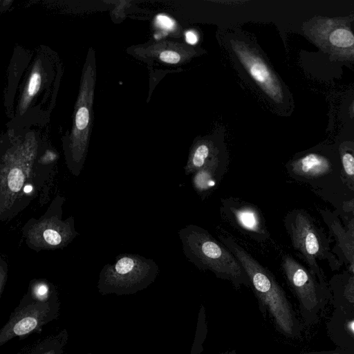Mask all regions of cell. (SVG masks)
Listing matches in <instances>:
<instances>
[{"instance_id": "6da1fadb", "label": "cell", "mask_w": 354, "mask_h": 354, "mask_svg": "<svg viewBox=\"0 0 354 354\" xmlns=\"http://www.w3.org/2000/svg\"><path fill=\"white\" fill-rule=\"evenodd\" d=\"M178 236L185 256L198 269L211 271L236 287L251 285L239 260L207 230L189 224L178 231Z\"/></svg>"}, {"instance_id": "7a4b0ae2", "label": "cell", "mask_w": 354, "mask_h": 354, "mask_svg": "<svg viewBox=\"0 0 354 354\" xmlns=\"http://www.w3.org/2000/svg\"><path fill=\"white\" fill-rule=\"evenodd\" d=\"M222 243L244 268L259 301L272 315L276 325L286 335H292L295 322L285 294L272 273L230 236H221Z\"/></svg>"}, {"instance_id": "3957f363", "label": "cell", "mask_w": 354, "mask_h": 354, "mask_svg": "<svg viewBox=\"0 0 354 354\" xmlns=\"http://www.w3.org/2000/svg\"><path fill=\"white\" fill-rule=\"evenodd\" d=\"M221 215L237 230L254 241L263 243L270 237L266 221L254 205L234 197L222 198Z\"/></svg>"}, {"instance_id": "277c9868", "label": "cell", "mask_w": 354, "mask_h": 354, "mask_svg": "<svg viewBox=\"0 0 354 354\" xmlns=\"http://www.w3.org/2000/svg\"><path fill=\"white\" fill-rule=\"evenodd\" d=\"M285 224L294 248L315 272L317 269L315 258L321 254L322 245L314 225L301 212L290 214L286 218Z\"/></svg>"}, {"instance_id": "5b68a950", "label": "cell", "mask_w": 354, "mask_h": 354, "mask_svg": "<svg viewBox=\"0 0 354 354\" xmlns=\"http://www.w3.org/2000/svg\"><path fill=\"white\" fill-rule=\"evenodd\" d=\"M232 47L237 57L252 78L272 100L279 102L282 99L281 87L264 61L246 46L232 41Z\"/></svg>"}, {"instance_id": "8992f818", "label": "cell", "mask_w": 354, "mask_h": 354, "mask_svg": "<svg viewBox=\"0 0 354 354\" xmlns=\"http://www.w3.org/2000/svg\"><path fill=\"white\" fill-rule=\"evenodd\" d=\"M281 266L290 285L297 294L303 307L313 310L317 304L316 287L306 270L289 255L282 257Z\"/></svg>"}, {"instance_id": "52a82bcc", "label": "cell", "mask_w": 354, "mask_h": 354, "mask_svg": "<svg viewBox=\"0 0 354 354\" xmlns=\"http://www.w3.org/2000/svg\"><path fill=\"white\" fill-rule=\"evenodd\" d=\"M226 170L225 159L218 154L192 174V186L201 199H205L217 189Z\"/></svg>"}, {"instance_id": "ba28073f", "label": "cell", "mask_w": 354, "mask_h": 354, "mask_svg": "<svg viewBox=\"0 0 354 354\" xmlns=\"http://www.w3.org/2000/svg\"><path fill=\"white\" fill-rule=\"evenodd\" d=\"M330 168L329 162L324 157L310 153L290 164L292 174L304 177H317L326 174Z\"/></svg>"}, {"instance_id": "9c48e42d", "label": "cell", "mask_w": 354, "mask_h": 354, "mask_svg": "<svg viewBox=\"0 0 354 354\" xmlns=\"http://www.w3.org/2000/svg\"><path fill=\"white\" fill-rule=\"evenodd\" d=\"M218 154V152L215 151L209 142H203L197 144L192 151L185 167V174H194Z\"/></svg>"}, {"instance_id": "30bf717a", "label": "cell", "mask_w": 354, "mask_h": 354, "mask_svg": "<svg viewBox=\"0 0 354 354\" xmlns=\"http://www.w3.org/2000/svg\"><path fill=\"white\" fill-rule=\"evenodd\" d=\"M329 41L337 48H346L354 44V35L346 28H337L331 32Z\"/></svg>"}, {"instance_id": "8fae6325", "label": "cell", "mask_w": 354, "mask_h": 354, "mask_svg": "<svg viewBox=\"0 0 354 354\" xmlns=\"http://www.w3.org/2000/svg\"><path fill=\"white\" fill-rule=\"evenodd\" d=\"M89 109L85 105L79 106L75 118V133H81L86 130L89 123Z\"/></svg>"}, {"instance_id": "7c38bea8", "label": "cell", "mask_w": 354, "mask_h": 354, "mask_svg": "<svg viewBox=\"0 0 354 354\" xmlns=\"http://www.w3.org/2000/svg\"><path fill=\"white\" fill-rule=\"evenodd\" d=\"M37 326L35 318L28 317L17 322L14 327V332L17 335H24L33 330Z\"/></svg>"}, {"instance_id": "4fadbf2b", "label": "cell", "mask_w": 354, "mask_h": 354, "mask_svg": "<svg viewBox=\"0 0 354 354\" xmlns=\"http://www.w3.org/2000/svg\"><path fill=\"white\" fill-rule=\"evenodd\" d=\"M24 176L21 170L15 168L10 171L8 176L9 187L14 192H18L22 187Z\"/></svg>"}, {"instance_id": "5bb4252c", "label": "cell", "mask_w": 354, "mask_h": 354, "mask_svg": "<svg viewBox=\"0 0 354 354\" xmlns=\"http://www.w3.org/2000/svg\"><path fill=\"white\" fill-rule=\"evenodd\" d=\"M156 24L158 28L166 31H171L176 27L175 21L169 17L162 14L156 16Z\"/></svg>"}, {"instance_id": "9a60e30c", "label": "cell", "mask_w": 354, "mask_h": 354, "mask_svg": "<svg viewBox=\"0 0 354 354\" xmlns=\"http://www.w3.org/2000/svg\"><path fill=\"white\" fill-rule=\"evenodd\" d=\"M135 263L129 257L120 259L115 264V270L120 274H126L133 270Z\"/></svg>"}, {"instance_id": "2e32d148", "label": "cell", "mask_w": 354, "mask_h": 354, "mask_svg": "<svg viewBox=\"0 0 354 354\" xmlns=\"http://www.w3.org/2000/svg\"><path fill=\"white\" fill-rule=\"evenodd\" d=\"M159 58L163 62L171 64H177L181 59L180 55L178 53L171 50L162 51L159 55Z\"/></svg>"}, {"instance_id": "e0dca14e", "label": "cell", "mask_w": 354, "mask_h": 354, "mask_svg": "<svg viewBox=\"0 0 354 354\" xmlns=\"http://www.w3.org/2000/svg\"><path fill=\"white\" fill-rule=\"evenodd\" d=\"M41 83V76L39 73L35 72L31 75L28 87L29 97L35 95L39 91Z\"/></svg>"}, {"instance_id": "ac0fdd59", "label": "cell", "mask_w": 354, "mask_h": 354, "mask_svg": "<svg viewBox=\"0 0 354 354\" xmlns=\"http://www.w3.org/2000/svg\"><path fill=\"white\" fill-rule=\"evenodd\" d=\"M342 161L345 173L349 176H354V156L350 153H345Z\"/></svg>"}, {"instance_id": "d6986e66", "label": "cell", "mask_w": 354, "mask_h": 354, "mask_svg": "<svg viewBox=\"0 0 354 354\" xmlns=\"http://www.w3.org/2000/svg\"><path fill=\"white\" fill-rule=\"evenodd\" d=\"M44 237L46 242L52 245H57L62 241L59 234L53 230H46L44 232Z\"/></svg>"}, {"instance_id": "ffe728a7", "label": "cell", "mask_w": 354, "mask_h": 354, "mask_svg": "<svg viewBox=\"0 0 354 354\" xmlns=\"http://www.w3.org/2000/svg\"><path fill=\"white\" fill-rule=\"evenodd\" d=\"M185 37L187 43L194 45L198 42V37L197 34L193 30H187L185 33Z\"/></svg>"}, {"instance_id": "44dd1931", "label": "cell", "mask_w": 354, "mask_h": 354, "mask_svg": "<svg viewBox=\"0 0 354 354\" xmlns=\"http://www.w3.org/2000/svg\"><path fill=\"white\" fill-rule=\"evenodd\" d=\"M346 297L350 301L354 302V286L349 288L348 291L346 292Z\"/></svg>"}, {"instance_id": "7402d4cb", "label": "cell", "mask_w": 354, "mask_h": 354, "mask_svg": "<svg viewBox=\"0 0 354 354\" xmlns=\"http://www.w3.org/2000/svg\"><path fill=\"white\" fill-rule=\"evenodd\" d=\"M47 292V287L45 285L39 286L37 289V294L43 296Z\"/></svg>"}, {"instance_id": "603a6c76", "label": "cell", "mask_w": 354, "mask_h": 354, "mask_svg": "<svg viewBox=\"0 0 354 354\" xmlns=\"http://www.w3.org/2000/svg\"><path fill=\"white\" fill-rule=\"evenodd\" d=\"M32 187L31 185H26V186H25L24 191L26 193H28V192H30L32 191Z\"/></svg>"}, {"instance_id": "cb8c5ba5", "label": "cell", "mask_w": 354, "mask_h": 354, "mask_svg": "<svg viewBox=\"0 0 354 354\" xmlns=\"http://www.w3.org/2000/svg\"><path fill=\"white\" fill-rule=\"evenodd\" d=\"M350 328L354 333V321L350 324Z\"/></svg>"}, {"instance_id": "d4e9b609", "label": "cell", "mask_w": 354, "mask_h": 354, "mask_svg": "<svg viewBox=\"0 0 354 354\" xmlns=\"http://www.w3.org/2000/svg\"><path fill=\"white\" fill-rule=\"evenodd\" d=\"M353 274H354V264H353Z\"/></svg>"}]
</instances>
